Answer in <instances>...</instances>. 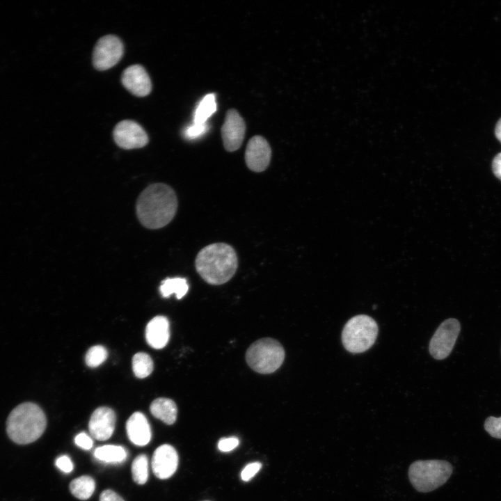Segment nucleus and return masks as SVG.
I'll return each mask as SVG.
<instances>
[{
	"mask_svg": "<svg viewBox=\"0 0 501 501\" xmlns=\"http://www.w3.org/2000/svg\"><path fill=\"white\" fill-rule=\"evenodd\" d=\"M136 214L141 223L149 229H158L168 224L177 209V198L168 185L157 183L148 186L136 202Z\"/></svg>",
	"mask_w": 501,
	"mask_h": 501,
	"instance_id": "nucleus-1",
	"label": "nucleus"
},
{
	"mask_svg": "<svg viewBox=\"0 0 501 501\" xmlns=\"http://www.w3.org/2000/svg\"><path fill=\"white\" fill-rule=\"evenodd\" d=\"M195 266L197 272L206 283L219 285L234 276L238 267V257L230 245L214 243L199 251Z\"/></svg>",
	"mask_w": 501,
	"mask_h": 501,
	"instance_id": "nucleus-2",
	"label": "nucleus"
},
{
	"mask_svg": "<svg viewBox=\"0 0 501 501\" xmlns=\"http://www.w3.org/2000/svg\"><path fill=\"white\" fill-rule=\"evenodd\" d=\"M47 420L42 408L33 402L16 406L6 421V431L15 443L25 445L38 439L45 430Z\"/></svg>",
	"mask_w": 501,
	"mask_h": 501,
	"instance_id": "nucleus-3",
	"label": "nucleus"
},
{
	"mask_svg": "<svg viewBox=\"0 0 501 501\" xmlns=\"http://www.w3.org/2000/svg\"><path fill=\"white\" fill-rule=\"evenodd\" d=\"M452 471V466L447 461L420 460L410 466L408 477L412 486L418 491L427 493L444 484Z\"/></svg>",
	"mask_w": 501,
	"mask_h": 501,
	"instance_id": "nucleus-4",
	"label": "nucleus"
},
{
	"mask_svg": "<svg viewBox=\"0 0 501 501\" xmlns=\"http://www.w3.org/2000/svg\"><path fill=\"white\" fill-rule=\"evenodd\" d=\"M285 355L284 348L278 341L264 337L248 347L246 360L253 370L266 374L276 372L282 365Z\"/></svg>",
	"mask_w": 501,
	"mask_h": 501,
	"instance_id": "nucleus-5",
	"label": "nucleus"
},
{
	"mask_svg": "<svg viewBox=\"0 0 501 501\" xmlns=\"http://www.w3.org/2000/svg\"><path fill=\"white\" fill-rule=\"evenodd\" d=\"M378 335L376 321L365 315L351 318L345 324L342 333L344 347L349 352H365L374 343Z\"/></svg>",
	"mask_w": 501,
	"mask_h": 501,
	"instance_id": "nucleus-6",
	"label": "nucleus"
},
{
	"mask_svg": "<svg viewBox=\"0 0 501 501\" xmlns=\"http://www.w3.org/2000/svg\"><path fill=\"white\" fill-rule=\"evenodd\" d=\"M460 330V323L454 318L446 319L438 326L429 342V350L433 358L443 360L450 354Z\"/></svg>",
	"mask_w": 501,
	"mask_h": 501,
	"instance_id": "nucleus-7",
	"label": "nucleus"
},
{
	"mask_svg": "<svg viewBox=\"0 0 501 501\" xmlns=\"http://www.w3.org/2000/svg\"><path fill=\"white\" fill-rule=\"evenodd\" d=\"M123 54V45L119 38L107 35L98 40L93 53V63L98 70H106L117 64Z\"/></svg>",
	"mask_w": 501,
	"mask_h": 501,
	"instance_id": "nucleus-8",
	"label": "nucleus"
},
{
	"mask_svg": "<svg viewBox=\"0 0 501 501\" xmlns=\"http://www.w3.org/2000/svg\"><path fill=\"white\" fill-rule=\"evenodd\" d=\"M113 135L116 144L126 150L143 148L148 142V136L143 127L129 120L118 122Z\"/></svg>",
	"mask_w": 501,
	"mask_h": 501,
	"instance_id": "nucleus-9",
	"label": "nucleus"
},
{
	"mask_svg": "<svg viewBox=\"0 0 501 501\" xmlns=\"http://www.w3.org/2000/svg\"><path fill=\"white\" fill-rule=\"evenodd\" d=\"M246 125L244 119L235 109L227 111L221 127V136L225 149L228 152L238 150L244 141Z\"/></svg>",
	"mask_w": 501,
	"mask_h": 501,
	"instance_id": "nucleus-10",
	"label": "nucleus"
},
{
	"mask_svg": "<svg viewBox=\"0 0 501 501\" xmlns=\"http://www.w3.org/2000/svg\"><path fill=\"white\" fill-rule=\"evenodd\" d=\"M271 157V147L264 137L257 135L249 140L246 149L245 161L250 170L256 173L265 170Z\"/></svg>",
	"mask_w": 501,
	"mask_h": 501,
	"instance_id": "nucleus-11",
	"label": "nucleus"
},
{
	"mask_svg": "<svg viewBox=\"0 0 501 501\" xmlns=\"http://www.w3.org/2000/svg\"><path fill=\"white\" fill-rule=\"evenodd\" d=\"M178 461L177 452L172 445H161L153 453L151 462L152 472L159 479H168L175 472Z\"/></svg>",
	"mask_w": 501,
	"mask_h": 501,
	"instance_id": "nucleus-12",
	"label": "nucleus"
},
{
	"mask_svg": "<svg viewBox=\"0 0 501 501\" xmlns=\"http://www.w3.org/2000/svg\"><path fill=\"white\" fill-rule=\"evenodd\" d=\"M116 414L110 408H97L92 414L88 423L91 436L97 440H108L113 434L116 425Z\"/></svg>",
	"mask_w": 501,
	"mask_h": 501,
	"instance_id": "nucleus-13",
	"label": "nucleus"
},
{
	"mask_svg": "<svg viewBox=\"0 0 501 501\" xmlns=\"http://www.w3.org/2000/svg\"><path fill=\"white\" fill-rule=\"evenodd\" d=\"M121 81L124 87L134 95L144 97L151 92L152 84L150 77L144 67L140 65L127 67L122 72Z\"/></svg>",
	"mask_w": 501,
	"mask_h": 501,
	"instance_id": "nucleus-14",
	"label": "nucleus"
},
{
	"mask_svg": "<svg viewBox=\"0 0 501 501\" xmlns=\"http://www.w3.org/2000/svg\"><path fill=\"white\" fill-rule=\"evenodd\" d=\"M126 431L129 440L137 446H144L151 439V428L146 417L141 412L134 413L126 422Z\"/></svg>",
	"mask_w": 501,
	"mask_h": 501,
	"instance_id": "nucleus-15",
	"label": "nucleus"
},
{
	"mask_svg": "<svg viewBox=\"0 0 501 501\" xmlns=\"http://www.w3.org/2000/svg\"><path fill=\"white\" fill-rule=\"evenodd\" d=\"M170 337L169 322L164 316H157L148 324L145 338L148 344L154 349L164 348Z\"/></svg>",
	"mask_w": 501,
	"mask_h": 501,
	"instance_id": "nucleus-16",
	"label": "nucleus"
},
{
	"mask_svg": "<svg viewBox=\"0 0 501 501\" xmlns=\"http://www.w3.org/2000/svg\"><path fill=\"white\" fill-rule=\"evenodd\" d=\"M150 410L154 418L167 424H173L177 419V406L170 399L161 397L154 399Z\"/></svg>",
	"mask_w": 501,
	"mask_h": 501,
	"instance_id": "nucleus-17",
	"label": "nucleus"
},
{
	"mask_svg": "<svg viewBox=\"0 0 501 501\" xmlns=\"http://www.w3.org/2000/svg\"><path fill=\"white\" fill-rule=\"evenodd\" d=\"M94 456L100 461L106 463H118L123 462L127 456L126 450L120 445H105L97 447L94 451Z\"/></svg>",
	"mask_w": 501,
	"mask_h": 501,
	"instance_id": "nucleus-18",
	"label": "nucleus"
},
{
	"mask_svg": "<svg viewBox=\"0 0 501 501\" xmlns=\"http://www.w3.org/2000/svg\"><path fill=\"white\" fill-rule=\"evenodd\" d=\"M189 290V285L184 278L175 277L166 278L162 281L159 291L164 298L175 294L177 299L184 297Z\"/></svg>",
	"mask_w": 501,
	"mask_h": 501,
	"instance_id": "nucleus-19",
	"label": "nucleus"
},
{
	"mask_svg": "<svg viewBox=\"0 0 501 501\" xmlns=\"http://www.w3.org/2000/svg\"><path fill=\"white\" fill-rule=\"evenodd\" d=\"M95 489V482L93 477L83 475L73 479L70 484V491L77 498L82 500L91 497Z\"/></svg>",
	"mask_w": 501,
	"mask_h": 501,
	"instance_id": "nucleus-20",
	"label": "nucleus"
},
{
	"mask_svg": "<svg viewBox=\"0 0 501 501\" xmlns=\"http://www.w3.org/2000/svg\"><path fill=\"white\" fill-rule=\"evenodd\" d=\"M216 103L214 94H208L200 101L195 111L193 123L205 124L207 120L216 111Z\"/></svg>",
	"mask_w": 501,
	"mask_h": 501,
	"instance_id": "nucleus-21",
	"label": "nucleus"
},
{
	"mask_svg": "<svg viewBox=\"0 0 501 501\" xmlns=\"http://www.w3.org/2000/svg\"><path fill=\"white\" fill-rule=\"evenodd\" d=\"M132 369L139 379L148 376L153 370V362L150 356L143 352L136 353L132 358Z\"/></svg>",
	"mask_w": 501,
	"mask_h": 501,
	"instance_id": "nucleus-22",
	"label": "nucleus"
},
{
	"mask_svg": "<svg viewBox=\"0 0 501 501\" xmlns=\"http://www.w3.org/2000/svg\"><path fill=\"white\" fill-rule=\"evenodd\" d=\"M133 480L138 484H144L148 478V460L145 454L138 455L132 464Z\"/></svg>",
	"mask_w": 501,
	"mask_h": 501,
	"instance_id": "nucleus-23",
	"label": "nucleus"
},
{
	"mask_svg": "<svg viewBox=\"0 0 501 501\" xmlns=\"http://www.w3.org/2000/svg\"><path fill=\"white\" fill-rule=\"evenodd\" d=\"M107 355V351L103 346H93L86 353V363L90 367H97L105 361Z\"/></svg>",
	"mask_w": 501,
	"mask_h": 501,
	"instance_id": "nucleus-24",
	"label": "nucleus"
},
{
	"mask_svg": "<svg viewBox=\"0 0 501 501\" xmlns=\"http://www.w3.org/2000/svg\"><path fill=\"white\" fill-rule=\"evenodd\" d=\"M484 429L488 434L498 439H501V417H488L484 422Z\"/></svg>",
	"mask_w": 501,
	"mask_h": 501,
	"instance_id": "nucleus-25",
	"label": "nucleus"
},
{
	"mask_svg": "<svg viewBox=\"0 0 501 501\" xmlns=\"http://www.w3.org/2000/svg\"><path fill=\"white\" fill-rule=\"evenodd\" d=\"M207 129V124H195L189 127L184 131V136L189 139L196 138L206 132Z\"/></svg>",
	"mask_w": 501,
	"mask_h": 501,
	"instance_id": "nucleus-26",
	"label": "nucleus"
},
{
	"mask_svg": "<svg viewBox=\"0 0 501 501\" xmlns=\"http://www.w3.org/2000/svg\"><path fill=\"white\" fill-rule=\"evenodd\" d=\"M262 464L260 462H253L248 464L241 473V479L248 482L252 479L260 470Z\"/></svg>",
	"mask_w": 501,
	"mask_h": 501,
	"instance_id": "nucleus-27",
	"label": "nucleus"
},
{
	"mask_svg": "<svg viewBox=\"0 0 501 501\" xmlns=\"http://www.w3.org/2000/svg\"><path fill=\"white\" fill-rule=\"evenodd\" d=\"M239 443L237 437L221 438L218 443V448L221 452H230L236 448Z\"/></svg>",
	"mask_w": 501,
	"mask_h": 501,
	"instance_id": "nucleus-28",
	"label": "nucleus"
},
{
	"mask_svg": "<svg viewBox=\"0 0 501 501\" xmlns=\"http://www.w3.org/2000/svg\"><path fill=\"white\" fill-rule=\"evenodd\" d=\"M56 467L65 473L72 471L74 466L70 458L67 455L58 456L55 461Z\"/></svg>",
	"mask_w": 501,
	"mask_h": 501,
	"instance_id": "nucleus-29",
	"label": "nucleus"
},
{
	"mask_svg": "<svg viewBox=\"0 0 501 501\" xmlns=\"http://www.w3.org/2000/svg\"><path fill=\"white\" fill-rule=\"evenodd\" d=\"M74 443L77 446L86 450L91 449L93 445L91 437L85 432L77 434L74 438Z\"/></svg>",
	"mask_w": 501,
	"mask_h": 501,
	"instance_id": "nucleus-30",
	"label": "nucleus"
},
{
	"mask_svg": "<svg viewBox=\"0 0 501 501\" xmlns=\"http://www.w3.org/2000/svg\"><path fill=\"white\" fill-rule=\"evenodd\" d=\"M100 501H125L118 494L112 490L106 489L102 492Z\"/></svg>",
	"mask_w": 501,
	"mask_h": 501,
	"instance_id": "nucleus-31",
	"label": "nucleus"
},
{
	"mask_svg": "<svg viewBox=\"0 0 501 501\" xmlns=\"http://www.w3.org/2000/svg\"><path fill=\"white\" fill-rule=\"evenodd\" d=\"M492 170L494 175L501 180V152L495 155L492 161Z\"/></svg>",
	"mask_w": 501,
	"mask_h": 501,
	"instance_id": "nucleus-32",
	"label": "nucleus"
},
{
	"mask_svg": "<svg viewBox=\"0 0 501 501\" xmlns=\"http://www.w3.org/2000/svg\"><path fill=\"white\" fill-rule=\"evenodd\" d=\"M495 135L498 140L501 143V118L499 119L495 125Z\"/></svg>",
	"mask_w": 501,
	"mask_h": 501,
	"instance_id": "nucleus-33",
	"label": "nucleus"
}]
</instances>
